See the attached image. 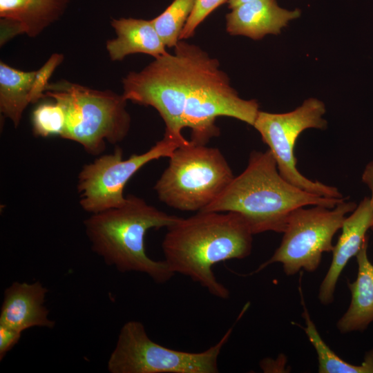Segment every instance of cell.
<instances>
[{
  "label": "cell",
  "instance_id": "6da1fadb",
  "mask_svg": "<svg viewBox=\"0 0 373 373\" xmlns=\"http://www.w3.org/2000/svg\"><path fill=\"white\" fill-rule=\"evenodd\" d=\"M166 229L162 248L171 271L189 277L212 296L228 299L229 290L216 278L213 267L250 255L254 233L244 218L231 211H200Z\"/></svg>",
  "mask_w": 373,
  "mask_h": 373
},
{
  "label": "cell",
  "instance_id": "7a4b0ae2",
  "mask_svg": "<svg viewBox=\"0 0 373 373\" xmlns=\"http://www.w3.org/2000/svg\"><path fill=\"white\" fill-rule=\"evenodd\" d=\"M347 198H325L289 183L280 174L268 149L252 151L245 169L202 211L237 213L254 235L266 231L283 233L294 209L313 205L332 209Z\"/></svg>",
  "mask_w": 373,
  "mask_h": 373
},
{
  "label": "cell",
  "instance_id": "3957f363",
  "mask_svg": "<svg viewBox=\"0 0 373 373\" xmlns=\"http://www.w3.org/2000/svg\"><path fill=\"white\" fill-rule=\"evenodd\" d=\"M180 218L168 214L133 195L120 207L91 214L84 222L92 250L120 272L146 274L163 284L175 274L164 260L149 258L144 237L151 229L168 228Z\"/></svg>",
  "mask_w": 373,
  "mask_h": 373
},
{
  "label": "cell",
  "instance_id": "277c9868",
  "mask_svg": "<svg viewBox=\"0 0 373 373\" xmlns=\"http://www.w3.org/2000/svg\"><path fill=\"white\" fill-rule=\"evenodd\" d=\"M174 48L173 54L168 52L141 71L128 73L122 80V95L127 101L156 109L165 123L164 137L183 146L190 141L182 133V116L209 54L181 40Z\"/></svg>",
  "mask_w": 373,
  "mask_h": 373
},
{
  "label": "cell",
  "instance_id": "5b68a950",
  "mask_svg": "<svg viewBox=\"0 0 373 373\" xmlns=\"http://www.w3.org/2000/svg\"><path fill=\"white\" fill-rule=\"evenodd\" d=\"M45 94L65 111L66 124L61 138L81 144L90 155H99L106 142H121L128 133L131 119L123 95L65 79L49 83Z\"/></svg>",
  "mask_w": 373,
  "mask_h": 373
},
{
  "label": "cell",
  "instance_id": "8992f818",
  "mask_svg": "<svg viewBox=\"0 0 373 373\" xmlns=\"http://www.w3.org/2000/svg\"><path fill=\"white\" fill-rule=\"evenodd\" d=\"M169 158V165L154 190L161 202L177 210H204L235 177L217 148L190 142L189 145L178 147Z\"/></svg>",
  "mask_w": 373,
  "mask_h": 373
},
{
  "label": "cell",
  "instance_id": "52a82bcc",
  "mask_svg": "<svg viewBox=\"0 0 373 373\" xmlns=\"http://www.w3.org/2000/svg\"><path fill=\"white\" fill-rule=\"evenodd\" d=\"M231 327L214 345L201 352L173 350L152 341L144 325L129 321L121 328L108 360L111 373H218V357Z\"/></svg>",
  "mask_w": 373,
  "mask_h": 373
},
{
  "label": "cell",
  "instance_id": "ba28073f",
  "mask_svg": "<svg viewBox=\"0 0 373 373\" xmlns=\"http://www.w3.org/2000/svg\"><path fill=\"white\" fill-rule=\"evenodd\" d=\"M356 207L355 202L345 200L332 209L313 205L294 209L288 218L280 245L254 273L276 262L283 265L287 276L302 269L308 272L316 271L323 254L332 251V239L341 229L346 214Z\"/></svg>",
  "mask_w": 373,
  "mask_h": 373
},
{
  "label": "cell",
  "instance_id": "9c48e42d",
  "mask_svg": "<svg viewBox=\"0 0 373 373\" xmlns=\"http://www.w3.org/2000/svg\"><path fill=\"white\" fill-rule=\"evenodd\" d=\"M259 111L258 102L240 97L218 61L209 55L187 97L182 123L183 128L191 130L192 144L206 145L220 134L215 123L218 117H233L254 126Z\"/></svg>",
  "mask_w": 373,
  "mask_h": 373
},
{
  "label": "cell",
  "instance_id": "30bf717a",
  "mask_svg": "<svg viewBox=\"0 0 373 373\" xmlns=\"http://www.w3.org/2000/svg\"><path fill=\"white\" fill-rule=\"evenodd\" d=\"M325 104L314 97L307 99L295 110L285 113L259 111L254 127L274 155L280 174L287 182L309 193L325 198H343L332 186L313 181L300 173L296 167L294 146L300 134L307 128L325 129L327 121Z\"/></svg>",
  "mask_w": 373,
  "mask_h": 373
},
{
  "label": "cell",
  "instance_id": "8fae6325",
  "mask_svg": "<svg viewBox=\"0 0 373 373\" xmlns=\"http://www.w3.org/2000/svg\"><path fill=\"white\" fill-rule=\"evenodd\" d=\"M179 146L164 137L147 151L123 159L122 151L102 155L84 164L77 179V191L82 208L91 214L122 206L123 194L129 180L142 166L161 157H169Z\"/></svg>",
  "mask_w": 373,
  "mask_h": 373
},
{
  "label": "cell",
  "instance_id": "7c38bea8",
  "mask_svg": "<svg viewBox=\"0 0 373 373\" xmlns=\"http://www.w3.org/2000/svg\"><path fill=\"white\" fill-rule=\"evenodd\" d=\"M372 223L373 208L370 198L365 197L343 221L342 232L332 250L331 265L319 287L318 299L321 304L327 305L332 303L341 272L361 249Z\"/></svg>",
  "mask_w": 373,
  "mask_h": 373
},
{
  "label": "cell",
  "instance_id": "4fadbf2b",
  "mask_svg": "<svg viewBox=\"0 0 373 373\" xmlns=\"http://www.w3.org/2000/svg\"><path fill=\"white\" fill-rule=\"evenodd\" d=\"M47 292L39 281L12 283L3 293L0 325L20 332L34 327L53 328L55 321L48 318L44 305Z\"/></svg>",
  "mask_w": 373,
  "mask_h": 373
},
{
  "label": "cell",
  "instance_id": "5bb4252c",
  "mask_svg": "<svg viewBox=\"0 0 373 373\" xmlns=\"http://www.w3.org/2000/svg\"><path fill=\"white\" fill-rule=\"evenodd\" d=\"M300 10H288L276 0H253L231 9L226 15V29L231 35L260 39L266 35H278L289 21L297 19Z\"/></svg>",
  "mask_w": 373,
  "mask_h": 373
},
{
  "label": "cell",
  "instance_id": "9a60e30c",
  "mask_svg": "<svg viewBox=\"0 0 373 373\" xmlns=\"http://www.w3.org/2000/svg\"><path fill=\"white\" fill-rule=\"evenodd\" d=\"M111 24L117 35L116 38L106 41L111 60L119 61L135 53L147 54L155 59L168 53L151 20L113 19Z\"/></svg>",
  "mask_w": 373,
  "mask_h": 373
},
{
  "label": "cell",
  "instance_id": "2e32d148",
  "mask_svg": "<svg viewBox=\"0 0 373 373\" xmlns=\"http://www.w3.org/2000/svg\"><path fill=\"white\" fill-rule=\"evenodd\" d=\"M368 237L356 256V278L347 281L351 302L346 312L336 323L342 334L363 332L373 322V264L367 256Z\"/></svg>",
  "mask_w": 373,
  "mask_h": 373
},
{
  "label": "cell",
  "instance_id": "e0dca14e",
  "mask_svg": "<svg viewBox=\"0 0 373 373\" xmlns=\"http://www.w3.org/2000/svg\"><path fill=\"white\" fill-rule=\"evenodd\" d=\"M37 70L26 72L0 63V111L17 127L29 104L35 103Z\"/></svg>",
  "mask_w": 373,
  "mask_h": 373
},
{
  "label": "cell",
  "instance_id": "ac0fdd59",
  "mask_svg": "<svg viewBox=\"0 0 373 373\" xmlns=\"http://www.w3.org/2000/svg\"><path fill=\"white\" fill-rule=\"evenodd\" d=\"M300 293L303 307L302 315L305 321V327L303 329L316 350L318 361V372L373 373V349L365 354L363 361L358 365L350 364L338 356L320 336L305 305L300 287Z\"/></svg>",
  "mask_w": 373,
  "mask_h": 373
},
{
  "label": "cell",
  "instance_id": "d6986e66",
  "mask_svg": "<svg viewBox=\"0 0 373 373\" xmlns=\"http://www.w3.org/2000/svg\"><path fill=\"white\" fill-rule=\"evenodd\" d=\"M195 0H174L159 16L151 19L165 46L175 47L195 6Z\"/></svg>",
  "mask_w": 373,
  "mask_h": 373
},
{
  "label": "cell",
  "instance_id": "ffe728a7",
  "mask_svg": "<svg viewBox=\"0 0 373 373\" xmlns=\"http://www.w3.org/2000/svg\"><path fill=\"white\" fill-rule=\"evenodd\" d=\"M66 124V113L57 102H46L38 105L32 114L33 133L36 136L62 137Z\"/></svg>",
  "mask_w": 373,
  "mask_h": 373
},
{
  "label": "cell",
  "instance_id": "44dd1931",
  "mask_svg": "<svg viewBox=\"0 0 373 373\" xmlns=\"http://www.w3.org/2000/svg\"><path fill=\"white\" fill-rule=\"evenodd\" d=\"M228 0H195L194 8L180 36V40L193 37L196 28L218 6Z\"/></svg>",
  "mask_w": 373,
  "mask_h": 373
},
{
  "label": "cell",
  "instance_id": "7402d4cb",
  "mask_svg": "<svg viewBox=\"0 0 373 373\" xmlns=\"http://www.w3.org/2000/svg\"><path fill=\"white\" fill-rule=\"evenodd\" d=\"M21 333L0 325V360L19 342Z\"/></svg>",
  "mask_w": 373,
  "mask_h": 373
},
{
  "label": "cell",
  "instance_id": "603a6c76",
  "mask_svg": "<svg viewBox=\"0 0 373 373\" xmlns=\"http://www.w3.org/2000/svg\"><path fill=\"white\" fill-rule=\"evenodd\" d=\"M44 9L52 22L63 14L70 0H35Z\"/></svg>",
  "mask_w": 373,
  "mask_h": 373
},
{
  "label": "cell",
  "instance_id": "cb8c5ba5",
  "mask_svg": "<svg viewBox=\"0 0 373 373\" xmlns=\"http://www.w3.org/2000/svg\"><path fill=\"white\" fill-rule=\"evenodd\" d=\"M362 181L369 187L372 195L370 198V204L373 208V160L370 162L365 167L362 174Z\"/></svg>",
  "mask_w": 373,
  "mask_h": 373
},
{
  "label": "cell",
  "instance_id": "d4e9b609",
  "mask_svg": "<svg viewBox=\"0 0 373 373\" xmlns=\"http://www.w3.org/2000/svg\"><path fill=\"white\" fill-rule=\"evenodd\" d=\"M251 1H253V0H228L227 3L229 5V8L233 9L240 4H242L244 3Z\"/></svg>",
  "mask_w": 373,
  "mask_h": 373
},
{
  "label": "cell",
  "instance_id": "484cf974",
  "mask_svg": "<svg viewBox=\"0 0 373 373\" xmlns=\"http://www.w3.org/2000/svg\"><path fill=\"white\" fill-rule=\"evenodd\" d=\"M370 229L373 231V223H372Z\"/></svg>",
  "mask_w": 373,
  "mask_h": 373
}]
</instances>
